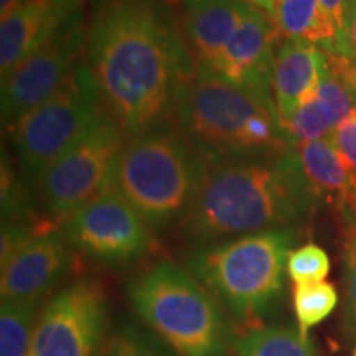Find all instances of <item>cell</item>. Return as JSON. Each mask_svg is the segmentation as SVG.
<instances>
[{
    "label": "cell",
    "instance_id": "ba28073f",
    "mask_svg": "<svg viewBox=\"0 0 356 356\" xmlns=\"http://www.w3.org/2000/svg\"><path fill=\"white\" fill-rule=\"evenodd\" d=\"M126 142L122 127L106 114L40 177L37 188L47 211L66 221L114 186Z\"/></svg>",
    "mask_w": 356,
    "mask_h": 356
},
{
    "label": "cell",
    "instance_id": "4316f807",
    "mask_svg": "<svg viewBox=\"0 0 356 356\" xmlns=\"http://www.w3.org/2000/svg\"><path fill=\"white\" fill-rule=\"evenodd\" d=\"M26 213H30L26 193L24 186L15 177V172L6 154L2 155V216L3 221H20Z\"/></svg>",
    "mask_w": 356,
    "mask_h": 356
},
{
    "label": "cell",
    "instance_id": "7402d4cb",
    "mask_svg": "<svg viewBox=\"0 0 356 356\" xmlns=\"http://www.w3.org/2000/svg\"><path fill=\"white\" fill-rule=\"evenodd\" d=\"M338 293L330 282L296 284L293 287V309H296L299 330L309 337V328L323 322L337 307Z\"/></svg>",
    "mask_w": 356,
    "mask_h": 356
},
{
    "label": "cell",
    "instance_id": "7c38bea8",
    "mask_svg": "<svg viewBox=\"0 0 356 356\" xmlns=\"http://www.w3.org/2000/svg\"><path fill=\"white\" fill-rule=\"evenodd\" d=\"M277 35L273 17L251 7L213 71L239 88L273 95Z\"/></svg>",
    "mask_w": 356,
    "mask_h": 356
},
{
    "label": "cell",
    "instance_id": "e0dca14e",
    "mask_svg": "<svg viewBox=\"0 0 356 356\" xmlns=\"http://www.w3.org/2000/svg\"><path fill=\"white\" fill-rule=\"evenodd\" d=\"M293 149L317 202L343 211L356 207V172L345 165L330 140L302 142Z\"/></svg>",
    "mask_w": 356,
    "mask_h": 356
},
{
    "label": "cell",
    "instance_id": "8fae6325",
    "mask_svg": "<svg viewBox=\"0 0 356 356\" xmlns=\"http://www.w3.org/2000/svg\"><path fill=\"white\" fill-rule=\"evenodd\" d=\"M86 44V26L83 17H78L20 61L2 79V126L12 127L56 95L79 65V55Z\"/></svg>",
    "mask_w": 356,
    "mask_h": 356
},
{
    "label": "cell",
    "instance_id": "7a4b0ae2",
    "mask_svg": "<svg viewBox=\"0 0 356 356\" xmlns=\"http://www.w3.org/2000/svg\"><path fill=\"white\" fill-rule=\"evenodd\" d=\"M315 202L296 149L204 163L181 226L191 243L207 246L262 231L293 228Z\"/></svg>",
    "mask_w": 356,
    "mask_h": 356
},
{
    "label": "cell",
    "instance_id": "cb8c5ba5",
    "mask_svg": "<svg viewBox=\"0 0 356 356\" xmlns=\"http://www.w3.org/2000/svg\"><path fill=\"white\" fill-rule=\"evenodd\" d=\"M330 273L328 254L317 244H305L293 249L287 259V274L296 284L323 282Z\"/></svg>",
    "mask_w": 356,
    "mask_h": 356
},
{
    "label": "cell",
    "instance_id": "52a82bcc",
    "mask_svg": "<svg viewBox=\"0 0 356 356\" xmlns=\"http://www.w3.org/2000/svg\"><path fill=\"white\" fill-rule=\"evenodd\" d=\"M108 113L88 65L79 63L56 95L10 127L13 149L26 180L40 177Z\"/></svg>",
    "mask_w": 356,
    "mask_h": 356
},
{
    "label": "cell",
    "instance_id": "d6a6232c",
    "mask_svg": "<svg viewBox=\"0 0 356 356\" xmlns=\"http://www.w3.org/2000/svg\"><path fill=\"white\" fill-rule=\"evenodd\" d=\"M29 0H0V19L6 20L13 12L19 10Z\"/></svg>",
    "mask_w": 356,
    "mask_h": 356
},
{
    "label": "cell",
    "instance_id": "d6986e66",
    "mask_svg": "<svg viewBox=\"0 0 356 356\" xmlns=\"http://www.w3.org/2000/svg\"><path fill=\"white\" fill-rule=\"evenodd\" d=\"M234 356H317L299 328L269 325L249 330L234 341Z\"/></svg>",
    "mask_w": 356,
    "mask_h": 356
},
{
    "label": "cell",
    "instance_id": "4fadbf2b",
    "mask_svg": "<svg viewBox=\"0 0 356 356\" xmlns=\"http://www.w3.org/2000/svg\"><path fill=\"white\" fill-rule=\"evenodd\" d=\"M70 244L63 231L35 234L2 266V300L38 304L70 269Z\"/></svg>",
    "mask_w": 356,
    "mask_h": 356
},
{
    "label": "cell",
    "instance_id": "836d02e7",
    "mask_svg": "<svg viewBox=\"0 0 356 356\" xmlns=\"http://www.w3.org/2000/svg\"><path fill=\"white\" fill-rule=\"evenodd\" d=\"M241 2L248 3V6L259 8V10L266 12L267 15H270L274 19L275 12V0H241Z\"/></svg>",
    "mask_w": 356,
    "mask_h": 356
},
{
    "label": "cell",
    "instance_id": "83f0119b",
    "mask_svg": "<svg viewBox=\"0 0 356 356\" xmlns=\"http://www.w3.org/2000/svg\"><path fill=\"white\" fill-rule=\"evenodd\" d=\"M330 142L345 165L356 172V109L333 131Z\"/></svg>",
    "mask_w": 356,
    "mask_h": 356
},
{
    "label": "cell",
    "instance_id": "3957f363",
    "mask_svg": "<svg viewBox=\"0 0 356 356\" xmlns=\"http://www.w3.org/2000/svg\"><path fill=\"white\" fill-rule=\"evenodd\" d=\"M172 114L178 132L204 163L293 149L273 95L236 86L198 63L178 78Z\"/></svg>",
    "mask_w": 356,
    "mask_h": 356
},
{
    "label": "cell",
    "instance_id": "ac0fdd59",
    "mask_svg": "<svg viewBox=\"0 0 356 356\" xmlns=\"http://www.w3.org/2000/svg\"><path fill=\"white\" fill-rule=\"evenodd\" d=\"M274 22L287 40L315 44L340 53V35L320 0H275Z\"/></svg>",
    "mask_w": 356,
    "mask_h": 356
},
{
    "label": "cell",
    "instance_id": "f1b7e54d",
    "mask_svg": "<svg viewBox=\"0 0 356 356\" xmlns=\"http://www.w3.org/2000/svg\"><path fill=\"white\" fill-rule=\"evenodd\" d=\"M35 236L29 226L20 221L2 222V239H0V266H3L19 249L25 246Z\"/></svg>",
    "mask_w": 356,
    "mask_h": 356
},
{
    "label": "cell",
    "instance_id": "5bb4252c",
    "mask_svg": "<svg viewBox=\"0 0 356 356\" xmlns=\"http://www.w3.org/2000/svg\"><path fill=\"white\" fill-rule=\"evenodd\" d=\"M83 17L81 0H29L0 24V73L2 79L20 61Z\"/></svg>",
    "mask_w": 356,
    "mask_h": 356
},
{
    "label": "cell",
    "instance_id": "1f68e13d",
    "mask_svg": "<svg viewBox=\"0 0 356 356\" xmlns=\"http://www.w3.org/2000/svg\"><path fill=\"white\" fill-rule=\"evenodd\" d=\"M323 10L328 13L333 24H335L338 35H340V53H341V37H343V25H345V7L346 0H320Z\"/></svg>",
    "mask_w": 356,
    "mask_h": 356
},
{
    "label": "cell",
    "instance_id": "2e32d148",
    "mask_svg": "<svg viewBox=\"0 0 356 356\" xmlns=\"http://www.w3.org/2000/svg\"><path fill=\"white\" fill-rule=\"evenodd\" d=\"M249 8L241 0H184L185 33L195 63L215 68Z\"/></svg>",
    "mask_w": 356,
    "mask_h": 356
},
{
    "label": "cell",
    "instance_id": "f546056e",
    "mask_svg": "<svg viewBox=\"0 0 356 356\" xmlns=\"http://www.w3.org/2000/svg\"><path fill=\"white\" fill-rule=\"evenodd\" d=\"M323 58L328 70L356 95V58L341 55L337 51H323Z\"/></svg>",
    "mask_w": 356,
    "mask_h": 356
},
{
    "label": "cell",
    "instance_id": "484cf974",
    "mask_svg": "<svg viewBox=\"0 0 356 356\" xmlns=\"http://www.w3.org/2000/svg\"><path fill=\"white\" fill-rule=\"evenodd\" d=\"M343 270L348 309L356 322V207L343 211Z\"/></svg>",
    "mask_w": 356,
    "mask_h": 356
},
{
    "label": "cell",
    "instance_id": "277c9868",
    "mask_svg": "<svg viewBox=\"0 0 356 356\" xmlns=\"http://www.w3.org/2000/svg\"><path fill=\"white\" fill-rule=\"evenodd\" d=\"M293 241L296 228L262 231L198 246L185 264L236 320L259 323L282 292Z\"/></svg>",
    "mask_w": 356,
    "mask_h": 356
},
{
    "label": "cell",
    "instance_id": "ffe728a7",
    "mask_svg": "<svg viewBox=\"0 0 356 356\" xmlns=\"http://www.w3.org/2000/svg\"><path fill=\"white\" fill-rule=\"evenodd\" d=\"M38 304L2 300L0 304V356H29Z\"/></svg>",
    "mask_w": 356,
    "mask_h": 356
},
{
    "label": "cell",
    "instance_id": "5b68a950",
    "mask_svg": "<svg viewBox=\"0 0 356 356\" xmlns=\"http://www.w3.org/2000/svg\"><path fill=\"white\" fill-rule=\"evenodd\" d=\"M144 325L178 356H226L229 325L221 305L190 273L160 261L127 284Z\"/></svg>",
    "mask_w": 356,
    "mask_h": 356
},
{
    "label": "cell",
    "instance_id": "9a60e30c",
    "mask_svg": "<svg viewBox=\"0 0 356 356\" xmlns=\"http://www.w3.org/2000/svg\"><path fill=\"white\" fill-rule=\"evenodd\" d=\"M323 51L315 44L286 40L275 55L273 95L280 124L318 96Z\"/></svg>",
    "mask_w": 356,
    "mask_h": 356
},
{
    "label": "cell",
    "instance_id": "d4e9b609",
    "mask_svg": "<svg viewBox=\"0 0 356 356\" xmlns=\"http://www.w3.org/2000/svg\"><path fill=\"white\" fill-rule=\"evenodd\" d=\"M318 97L330 109L333 122H335V129L356 109V95L340 78L335 76L328 70V66L325 65V58L322 76H320Z\"/></svg>",
    "mask_w": 356,
    "mask_h": 356
},
{
    "label": "cell",
    "instance_id": "9c48e42d",
    "mask_svg": "<svg viewBox=\"0 0 356 356\" xmlns=\"http://www.w3.org/2000/svg\"><path fill=\"white\" fill-rule=\"evenodd\" d=\"M108 333L104 291L92 280H78L38 314L29 356H96Z\"/></svg>",
    "mask_w": 356,
    "mask_h": 356
},
{
    "label": "cell",
    "instance_id": "603a6c76",
    "mask_svg": "<svg viewBox=\"0 0 356 356\" xmlns=\"http://www.w3.org/2000/svg\"><path fill=\"white\" fill-rule=\"evenodd\" d=\"M284 132L293 145L302 142L330 140L335 122H333L330 109L317 96L307 102L282 126Z\"/></svg>",
    "mask_w": 356,
    "mask_h": 356
},
{
    "label": "cell",
    "instance_id": "30bf717a",
    "mask_svg": "<svg viewBox=\"0 0 356 356\" xmlns=\"http://www.w3.org/2000/svg\"><path fill=\"white\" fill-rule=\"evenodd\" d=\"M61 231L71 248L108 266L139 259L152 244L150 226L114 186L63 221Z\"/></svg>",
    "mask_w": 356,
    "mask_h": 356
},
{
    "label": "cell",
    "instance_id": "e575fe53",
    "mask_svg": "<svg viewBox=\"0 0 356 356\" xmlns=\"http://www.w3.org/2000/svg\"><path fill=\"white\" fill-rule=\"evenodd\" d=\"M353 356H356V348H355V353H353Z\"/></svg>",
    "mask_w": 356,
    "mask_h": 356
},
{
    "label": "cell",
    "instance_id": "4dcf8cb0",
    "mask_svg": "<svg viewBox=\"0 0 356 356\" xmlns=\"http://www.w3.org/2000/svg\"><path fill=\"white\" fill-rule=\"evenodd\" d=\"M341 55L356 58V0H346Z\"/></svg>",
    "mask_w": 356,
    "mask_h": 356
},
{
    "label": "cell",
    "instance_id": "8992f818",
    "mask_svg": "<svg viewBox=\"0 0 356 356\" xmlns=\"http://www.w3.org/2000/svg\"><path fill=\"white\" fill-rule=\"evenodd\" d=\"M204 162L177 129L157 126L129 137L115 170L114 188L150 228L181 220L202 178Z\"/></svg>",
    "mask_w": 356,
    "mask_h": 356
},
{
    "label": "cell",
    "instance_id": "44dd1931",
    "mask_svg": "<svg viewBox=\"0 0 356 356\" xmlns=\"http://www.w3.org/2000/svg\"><path fill=\"white\" fill-rule=\"evenodd\" d=\"M96 356H177L149 328L122 322L108 333Z\"/></svg>",
    "mask_w": 356,
    "mask_h": 356
},
{
    "label": "cell",
    "instance_id": "6da1fadb",
    "mask_svg": "<svg viewBox=\"0 0 356 356\" xmlns=\"http://www.w3.org/2000/svg\"><path fill=\"white\" fill-rule=\"evenodd\" d=\"M88 66L129 137L165 124L191 63L160 0H104L88 32Z\"/></svg>",
    "mask_w": 356,
    "mask_h": 356
}]
</instances>
